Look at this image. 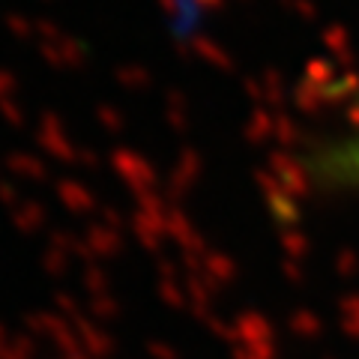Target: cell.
<instances>
[{"mask_svg": "<svg viewBox=\"0 0 359 359\" xmlns=\"http://www.w3.org/2000/svg\"><path fill=\"white\" fill-rule=\"evenodd\" d=\"M330 168L339 177L351 180V183H359V123L332 147Z\"/></svg>", "mask_w": 359, "mask_h": 359, "instance_id": "obj_1", "label": "cell"}]
</instances>
